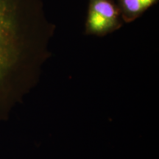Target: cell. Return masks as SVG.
Segmentation results:
<instances>
[{
	"mask_svg": "<svg viewBox=\"0 0 159 159\" xmlns=\"http://www.w3.org/2000/svg\"><path fill=\"white\" fill-rule=\"evenodd\" d=\"M55 31L43 0H0V122L39 82Z\"/></svg>",
	"mask_w": 159,
	"mask_h": 159,
	"instance_id": "obj_1",
	"label": "cell"
},
{
	"mask_svg": "<svg viewBox=\"0 0 159 159\" xmlns=\"http://www.w3.org/2000/svg\"><path fill=\"white\" fill-rule=\"evenodd\" d=\"M85 34L103 37L118 30L123 21L114 0H88Z\"/></svg>",
	"mask_w": 159,
	"mask_h": 159,
	"instance_id": "obj_2",
	"label": "cell"
},
{
	"mask_svg": "<svg viewBox=\"0 0 159 159\" xmlns=\"http://www.w3.org/2000/svg\"><path fill=\"white\" fill-rule=\"evenodd\" d=\"M158 0H116V5L124 23H131L142 16Z\"/></svg>",
	"mask_w": 159,
	"mask_h": 159,
	"instance_id": "obj_3",
	"label": "cell"
}]
</instances>
